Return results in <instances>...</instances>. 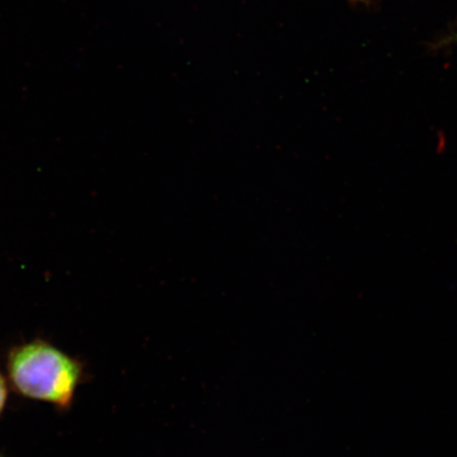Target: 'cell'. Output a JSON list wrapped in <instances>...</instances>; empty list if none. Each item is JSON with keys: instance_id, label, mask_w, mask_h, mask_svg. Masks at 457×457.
<instances>
[{"instance_id": "6da1fadb", "label": "cell", "mask_w": 457, "mask_h": 457, "mask_svg": "<svg viewBox=\"0 0 457 457\" xmlns=\"http://www.w3.org/2000/svg\"><path fill=\"white\" fill-rule=\"evenodd\" d=\"M9 373L22 395L67 409L83 381L84 367L77 359L37 341L11 353Z\"/></svg>"}, {"instance_id": "7a4b0ae2", "label": "cell", "mask_w": 457, "mask_h": 457, "mask_svg": "<svg viewBox=\"0 0 457 457\" xmlns=\"http://www.w3.org/2000/svg\"><path fill=\"white\" fill-rule=\"evenodd\" d=\"M5 400H7V386H5L4 377L0 375V413L4 408Z\"/></svg>"}, {"instance_id": "3957f363", "label": "cell", "mask_w": 457, "mask_h": 457, "mask_svg": "<svg viewBox=\"0 0 457 457\" xmlns=\"http://www.w3.org/2000/svg\"><path fill=\"white\" fill-rule=\"evenodd\" d=\"M373 2H374V0H350V3L353 4H365V5H369L371 3H373Z\"/></svg>"}, {"instance_id": "277c9868", "label": "cell", "mask_w": 457, "mask_h": 457, "mask_svg": "<svg viewBox=\"0 0 457 457\" xmlns=\"http://www.w3.org/2000/svg\"><path fill=\"white\" fill-rule=\"evenodd\" d=\"M449 42L450 43L457 42V34H456V36L451 37L450 38H447V39H445V41H444L445 44H448Z\"/></svg>"}, {"instance_id": "5b68a950", "label": "cell", "mask_w": 457, "mask_h": 457, "mask_svg": "<svg viewBox=\"0 0 457 457\" xmlns=\"http://www.w3.org/2000/svg\"><path fill=\"white\" fill-rule=\"evenodd\" d=\"M0 457H3V456H0Z\"/></svg>"}]
</instances>
